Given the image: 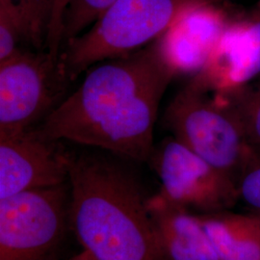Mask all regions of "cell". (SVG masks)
Listing matches in <instances>:
<instances>
[{"label":"cell","instance_id":"obj_5","mask_svg":"<svg viewBox=\"0 0 260 260\" xmlns=\"http://www.w3.org/2000/svg\"><path fill=\"white\" fill-rule=\"evenodd\" d=\"M65 185L0 199V260H47L61 241Z\"/></svg>","mask_w":260,"mask_h":260},{"label":"cell","instance_id":"obj_2","mask_svg":"<svg viewBox=\"0 0 260 260\" xmlns=\"http://www.w3.org/2000/svg\"><path fill=\"white\" fill-rule=\"evenodd\" d=\"M70 220L94 260H167L148 200L127 169L110 159L69 152Z\"/></svg>","mask_w":260,"mask_h":260},{"label":"cell","instance_id":"obj_8","mask_svg":"<svg viewBox=\"0 0 260 260\" xmlns=\"http://www.w3.org/2000/svg\"><path fill=\"white\" fill-rule=\"evenodd\" d=\"M37 129L0 134V199L68 180L69 152Z\"/></svg>","mask_w":260,"mask_h":260},{"label":"cell","instance_id":"obj_16","mask_svg":"<svg viewBox=\"0 0 260 260\" xmlns=\"http://www.w3.org/2000/svg\"><path fill=\"white\" fill-rule=\"evenodd\" d=\"M239 199L260 215V149H251L237 181Z\"/></svg>","mask_w":260,"mask_h":260},{"label":"cell","instance_id":"obj_19","mask_svg":"<svg viewBox=\"0 0 260 260\" xmlns=\"http://www.w3.org/2000/svg\"><path fill=\"white\" fill-rule=\"evenodd\" d=\"M71 260H94L93 257L86 251H83L82 252H80L79 254H77L76 256H75L73 259Z\"/></svg>","mask_w":260,"mask_h":260},{"label":"cell","instance_id":"obj_7","mask_svg":"<svg viewBox=\"0 0 260 260\" xmlns=\"http://www.w3.org/2000/svg\"><path fill=\"white\" fill-rule=\"evenodd\" d=\"M65 84L58 62L47 51L19 48L0 63V134L32 129L43 115L54 109L59 88Z\"/></svg>","mask_w":260,"mask_h":260},{"label":"cell","instance_id":"obj_3","mask_svg":"<svg viewBox=\"0 0 260 260\" xmlns=\"http://www.w3.org/2000/svg\"><path fill=\"white\" fill-rule=\"evenodd\" d=\"M213 0H118L83 33L68 41L58 58L66 83L107 60L156 41L186 9Z\"/></svg>","mask_w":260,"mask_h":260},{"label":"cell","instance_id":"obj_18","mask_svg":"<svg viewBox=\"0 0 260 260\" xmlns=\"http://www.w3.org/2000/svg\"><path fill=\"white\" fill-rule=\"evenodd\" d=\"M69 0H56L53 18L47 36V51L55 61H58L63 46V18Z\"/></svg>","mask_w":260,"mask_h":260},{"label":"cell","instance_id":"obj_14","mask_svg":"<svg viewBox=\"0 0 260 260\" xmlns=\"http://www.w3.org/2000/svg\"><path fill=\"white\" fill-rule=\"evenodd\" d=\"M219 95L235 113L249 147L260 149V85H248L233 93Z\"/></svg>","mask_w":260,"mask_h":260},{"label":"cell","instance_id":"obj_11","mask_svg":"<svg viewBox=\"0 0 260 260\" xmlns=\"http://www.w3.org/2000/svg\"><path fill=\"white\" fill-rule=\"evenodd\" d=\"M148 207L167 260H220L197 215L158 194Z\"/></svg>","mask_w":260,"mask_h":260},{"label":"cell","instance_id":"obj_13","mask_svg":"<svg viewBox=\"0 0 260 260\" xmlns=\"http://www.w3.org/2000/svg\"><path fill=\"white\" fill-rule=\"evenodd\" d=\"M56 0H0V10L19 23L25 42L36 48L46 47Z\"/></svg>","mask_w":260,"mask_h":260},{"label":"cell","instance_id":"obj_1","mask_svg":"<svg viewBox=\"0 0 260 260\" xmlns=\"http://www.w3.org/2000/svg\"><path fill=\"white\" fill-rule=\"evenodd\" d=\"M175 76L156 41L92 67L74 93L57 104L39 133L149 162L159 105Z\"/></svg>","mask_w":260,"mask_h":260},{"label":"cell","instance_id":"obj_9","mask_svg":"<svg viewBox=\"0 0 260 260\" xmlns=\"http://www.w3.org/2000/svg\"><path fill=\"white\" fill-rule=\"evenodd\" d=\"M230 20L213 1L197 4L177 17L156 40L161 58L175 78H191L204 70Z\"/></svg>","mask_w":260,"mask_h":260},{"label":"cell","instance_id":"obj_12","mask_svg":"<svg viewBox=\"0 0 260 260\" xmlns=\"http://www.w3.org/2000/svg\"><path fill=\"white\" fill-rule=\"evenodd\" d=\"M220 260H260V215H198Z\"/></svg>","mask_w":260,"mask_h":260},{"label":"cell","instance_id":"obj_4","mask_svg":"<svg viewBox=\"0 0 260 260\" xmlns=\"http://www.w3.org/2000/svg\"><path fill=\"white\" fill-rule=\"evenodd\" d=\"M163 122L175 139L237 184L250 147L222 96L190 78L168 105Z\"/></svg>","mask_w":260,"mask_h":260},{"label":"cell","instance_id":"obj_15","mask_svg":"<svg viewBox=\"0 0 260 260\" xmlns=\"http://www.w3.org/2000/svg\"><path fill=\"white\" fill-rule=\"evenodd\" d=\"M116 1L118 0H69L63 18V46L83 33Z\"/></svg>","mask_w":260,"mask_h":260},{"label":"cell","instance_id":"obj_17","mask_svg":"<svg viewBox=\"0 0 260 260\" xmlns=\"http://www.w3.org/2000/svg\"><path fill=\"white\" fill-rule=\"evenodd\" d=\"M20 40H23L19 23L9 13L0 10V63L8 60L19 47Z\"/></svg>","mask_w":260,"mask_h":260},{"label":"cell","instance_id":"obj_6","mask_svg":"<svg viewBox=\"0 0 260 260\" xmlns=\"http://www.w3.org/2000/svg\"><path fill=\"white\" fill-rule=\"evenodd\" d=\"M149 163L161 182L158 195L189 212L228 211L240 201L233 179L174 137L154 146Z\"/></svg>","mask_w":260,"mask_h":260},{"label":"cell","instance_id":"obj_10","mask_svg":"<svg viewBox=\"0 0 260 260\" xmlns=\"http://www.w3.org/2000/svg\"><path fill=\"white\" fill-rule=\"evenodd\" d=\"M260 75V4L250 16L230 20L204 70L191 77L208 91L228 94Z\"/></svg>","mask_w":260,"mask_h":260}]
</instances>
